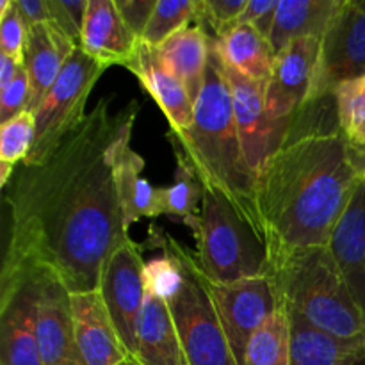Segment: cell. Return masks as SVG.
Returning a JSON list of instances; mask_svg holds the SVG:
<instances>
[{
  "mask_svg": "<svg viewBox=\"0 0 365 365\" xmlns=\"http://www.w3.org/2000/svg\"><path fill=\"white\" fill-rule=\"evenodd\" d=\"M139 102L102 98L56 152L6 187L9 242L2 269L56 278L70 294L96 291L107 257L128 237L116 160L130 143Z\"/></svg>",
  "mask_w": 365,
  "mask_h": 365,
  "instance_id": "1",
  "label": "cell"
},
{
  "mask_svg": "<svg viewBox=\"0 0 365 365\" xmlns=\"http://www.w3.org/2000/svg\"><path fill=\"white\" fill-rule=\"evenodd\" d=\"M360 180L334 93L307 102L257 177L267 262L291 250L328 246Z\"/></svg>",
  "mask_w": 365,
  "mask_h": 365,
  "instance_id": "2",
  "label": "cell"
},
{
  "mask_svg": "<svg viewBox=\"0 0 365 365\" xmlns=\"http://www.w3.org/2000/svg\"><path fill=\"white\" fill-rule=\"evenodd\" d=\"M166 138L173 152L187 160L202 187L223 198L264 241L257 210V177L246 160L223 61L210 38L205 82L195 102V121L187 130H170Z\"/></svg>",
  "mask_w": 365,
  "mask_h": 365,
  "instance_id": "3",
  "label": "cell"
},
{
  "mask_svg": "<svg viewBox=\"0 0 365 365\" xmlns=\"http://www.w3.org/2000/svg\"><path fill=\"white\" fill-rule=\"evenodd\" d=\"M278 302L317 330L342 341H365V312L353 298L328 246H307L267 262Z\"/></svg>",
  "mask_w": 365,
  "mask_h": 365,
  "instance_id": "4",
  "label": "cell"
},
{
  "mask_svg": "<svg viewBox=\"0 0 365 365\" xmlns=\"http://www.w3.org/2000/svg\"><path fill=\"white\" fill-rule=\"evenodd\" d=\"M145 248L166 252L182 269V287L168 302L187 365H237L225 335L216 307L207 287V277L196 252L182 246L173 235L150 225Z\"/></svg>",
  "mask_w": 365,
  "mask_h": 365,
  "instance_id": "5",
  "label": "cell"
},
{
  "mask_svg": "<svg viewBox=\"0 0 365 365\" xmlns=\"http://www.w3.org/2000/svg\"><path fill=\"white\" fill-rule=\"evenodd\" d=\"M196 257L214 284H234L266 274L267 248L252 227L214 192L203 189Z\"/></svg>",
  "mask_w": 365,
  "mask_h": 365,
  "instance_id": "6",
  "label": "cell"
},
{
  "mask_svg": "<svg viewBox=\"0 0 365 365\" xmlns=\"http://www.w3.org/2000/svg\"><path fill=\"white\" fill-rule=\"evenodd\" d=\"M107 68L81 46L68 57L59 77L34 110L36 138L25 166L41 164L86 118V103Z\"/></svg>",
  "mask_w": 365,
  "mask_h": 365,
  "instance_id": "7",
  "label": "cell"
},
{
  "mask_svg": "<svg viewBox=\"0 0 365 365\" xmlns=\"http://www.w3.org/2000/svg\"><path fill=\"white\" fill-rule=\"evenodd\" d=\"M365 75V0H341L319 39L309 100L335 93L341 84Z\"/></svg>",
  "mask_w": 365,
  "mask_h": 365,
  "instance_id": "8",
  "label": "cell"
},
{
  "mask_svg": "<svg viewBox=\"0 0 365 365\" xmlns=\"http://www.w3.org/2000/svg\"><path fill=\"white\" fill-rule=\"evenodd\" d=\"M0 285V365H43L36 328L41 274L2 269Z\"/></svg>",
  "mask_w": 365,
  "mask_h": 365,
  "instance_id": "9",
  "label": "cell"
},
{
  "mask_svg": "<svg viewBox=\"0 0 365 365\" xmlns=\"http://www.w3.org/2000/svg\"><path fill=\"white\" fill-rule=\"evenodd\" d=\"M143 250L145 246L134 242L128 235L107 257L98 285L107 312L130 359H134L138 319L146 298Z\"/></svg>",
  "mask_w": 365,
  "mask_h": 365,
  "instance_id": "10",
  "label": "cell"
},
{
  "mask_svg": "<svg viewBox=\"0 0 365 365\" xmlns=\"http://www.w3.org/2000/svg\"><path fill=\"white\" fill-rule=\"evenodd\" d=\"M207 287L237 365H245L250 339L280 305L277 289L267 274L234 284H214L207 278Z\"/></svg>",
  "mask_w": 365,
  "mask_h": 365,
  "instance_id": "11",
  "label": "cell"
},
{
  "mask_svg": "<svg viewBox=\"0 0 365 365\" xmlns=\"http://www.w3.org/2000/svg\"><path fill=\"white\" fill-rule=\"evenodd\" d=\"M225 66L232 93L234 118L246 160L255 177L262 173L267 159L277 150L289 127L274 125L266 113V84L245 77L234 68Z\"/></svg>",
  "mask_w": 365,
  "mask_h": 365,
  "instance_id": "12",
  "label": "cell"
},
{
  "mask_svg": "<svg viewBox=\"0 0 365 365\" xmlns=\"http://www.w3.org/2000/svg\"><path fill=\"white\" fill-rule=\"evenodd\" d=\"M319 52V39L302 38L277 53L273 71L266 82V113L274 125L289 127L307 103Z\"/></svg>",
  "mask_w": 365,
  "mask_h": 365,
  "instance_id": "13",
  "label": "cell"
},
{
  "mask_svg": "<svg viewBox=\"0 0 365 365\" xmlns=\"http://www.w3.org/2000/svg\"><path fill=\"white\" fill-rule=\"evenodd\" d=\"M36 328L43 365H86L75 337L71 294L61 282L46 274H41Z\"/></svg>",
  "mask_w": 365,
  "mask_h": 365,
  "instance_id": "14",
  "label": "cell"
},
{
  "mask_svg": "<svg viewBox=\"0 0 365 365\" xmlns=\"http://www.w3.org/2000/svg\"><path fill=\"white\" fill-rule=\"evenodd\" d=\"M71 314L78 351L86 365H120L130 359L100 289L71 294Z\"/></svg>",
  "mask_w": 365,
  "mask_h": 365,
  "instance_id": "15",
  "label": "cell"
},
{
  "mask_svg": "<svg viewBox=\"0 0 365 365\" xmlns=\"http://www.w3.org/2000/svg\"><path fill=\"white\" fill-rule=\"evenodd\" d=\"M125 68H128V71H132L143 88L152 95L166 116L170 130L184 132L191 127L195 121V102L182 82L168 70L157 46L141 39Z\"/></svg>",
  "mask_w": 365,
  "mask_h": 365,
  "instance_id": "16",
  "label": "cell"
},
{
  "mask_svg": "<svg viewBox=\"0 0 365 365\" xmlns=\"http://www.w3.org/2000/svg\"><path fill=\"white\" fill-rule=\"evenodd\" d=\"M139 41L125 25L114 0H89L78 41L89 57L106 68L127 66Z\"/></svg>",
  "mask_w": 365,
  "mask_h": 365,
  "instance_id": "17",
  "label": "cell"
},
{
  "mask_svg": "<svg viewBox=\"0 0 365 365\" xmlns=\"http://www.w3.org/2000/svg\"><path fill=\"white\" fill-rule=\"evenodd\" d=\"M328 250L353 298L365 312V178L331 230Z\"/></svg>",
  "mask_w": 365,
  "mask_h": 365,
  "instance_id": "18",
  "label": "cell"
},
{
  "mask_svg": "<svg viewBox=\"0 0 365 365\" xmlns=\"http://www.w3.org/2000/svg\"><path fill=\"white\" fill-rule=\"evenodd\" d=\"M77 43L57 25L36 24L27 29L25 38V70L31 84L29 113H34L48 89L59 77L68 57L75 52Z\"/></svg>",
  "mask_w": 365,
  "mask_h": 365,
  "instance_id": "19",
  "label": "cell"
},
{
  "mask_svg": "<svg viewBox=\"0 0 365 365\" xmlns=\"http://www.w3.org/2000/svg\"><path fill=\"white\" fill-rule=\"evenodd\" d=\"M132 360L139 365H187L170 305L148 291L138 319Z\"/></svg>",
  "mask_w": 365,
  "mask_h": 365,
  "instance_id": "20",
  "label": "cell"
},
{
  "mask_svg": "<svg viewBox=\"0 0 365 365\" xmlns=\"http://www.w3.org/2000/svg\"><path fill=\"white\" fill-rule=\"evenodd\" d=\"M285 314L291 365H353L365 353V341H342L317 330L289 310Z\"/></svg>",
  "mask_w": 365,
  "mask_h": 365,
  "instance_id": "21",
  "label": "cell"
},
{
  "mask_svg": "<svg viewBox=\"0 0 365 365\" xmlns=\"http://www.w3.org/2000/svg\"><path fill=\"white\" fill-rule=\"evenodd\" d=\"M159 48L168 70L182 82L192 102L203 89L209 61V36L198 25H189L175 32Z\"/></svg>",
  "mask_w": 365,
  "mask_h": 365,
  "instance_id": "22",
  "label": "cell"
},
{
  "mask_svg": "<svg viewBox=\"0 0 365 365\" xmlns=\"http://www.w3.org/2000/svg\"><path fill=\"white\" fill-rule=\"evenodd\" d=\"M210 41L227 66L260 84L269 81L277 53L269 39L264 38L252 25L239 24L225 36Z\"/></svg>",
  "mask_w": 365,
  "mask_h": 365,
  "instance_id": "23",
  "label": "cell"
},
{
  "mask_svg": "<svg viewBox=\"0 0 365 365\" xmlns=\"http://www.w3.org/2000/svg\"><path fill=\"white\" fill-rule=\"evenodd\" d=\"M143 170L145 159L127 143L116 160V182L127 230L143 217L163 216V187H153L141 175Z\"/></svg>",
  "mask_w": 365,
  "mask_h": 365,
  "instance_id": "24",
  "label": "cell"
},
{
  "mask_svg": "<svg viewBox=\"0 0 365 365\" xmlns=\"http://www.w3.org/2000/svg\"><path fill=\"white\" fill-rule=\"evenodd\" d=\"M339 4L341 0H299V2L278 0L277 16L269 39L274 53L282 52L294 39H321Z\"/></svg>",
  "mask_w": 365,
  "mask_h": 365,
  "instance_id": "25",
  "label": "cell"
},
{
  "mask_svg": "<svg viewBox=\"0 0 365 365\" xmlns=\"http://www.w3.org/2000/svg\"><path fill=\"white\" fill-rule=\"evenodd\" d=\"M175 157H177V168H175L173 184L170 187H163V195H160L163 196V216H170L175 221L187 225V228L195 235L200 227V214L196 205L202 202L203 187L187 160L177 153Z\"/></svg>",
  "mask_w": 365,
  "mask_h": 365,
  "instance_id": "26",
  "label": "cell"
},
{
  "mask_svg": "<svg viewBox=\"0 0 365 365\" xmlns=\"http://www.w3.org/2000/svg\"><path fill=\"white\" fill-rule=\"evenodd\" d=\"M245 365H291L287 314L282 305L250 339Z\"/></svg>",
  "mask_w": 365,
  "mask_h": 365,
  "instance_id": "27",
  "label": "cell"
},
{
  "mask_svg": "<svg viewBox=\"0 0 365 365\" xmlns=\"http://www.w3.org/2000/svg\"><path fill=\"white\" fill-rule=\"evenodd\" d=\"M196 0H160L153 9L143 41L160 46L168 38L195 21Z\"/></svg>",
  "mask_w": 365,
  "mask_h": 365,
  "instance_id": "28",
  "label": "cell"
},
{
  "mask_svg": "<svg viewBox=\"0 0 365 365\" xmlns=\"http://www.w3.org/2000/svg\"><path fill=\"white\" fill-rule=\"evenodd\" d=\"M339 123L346 138L353 143L365 139V75L344 82L335 89Z\"/></svg>",
  "mask_w": 365,
  "mask_h": 365,
  "instance_id": "29",
  "label": "cell"
},
{
  "mask_svg": "<svg viewBox=\"0 0 365 365\" xmlns=\"http://www.w3.org/2000/svg\"><path fill=\"white\" fill-rule=\"evenodd\" d=\"M36 138L34 113L18 114L13 120L0 125V160L16 166L24 164L31 153Z\"/></svg>",
  "mask_w": 365,
  "mask_h": 365,
  "instance_id": "30",
  "label": "cell"
},
{
  "mask_svg": "<svg viewBox=\"0 0 365 365\" xmlns=\"http://www.w3.org/2000/svg\"><path fill=\"white\" fill-rule=\"evenodd\" d=\"M248 0H196L195 25L217 39L239 25Z\"/></svg>",
  "mask_w": 365,
  "mask_h": 365,
  "instance_id": "31",
  "label": "cell"
},
{
  "mask_svg": "<svg viewBox=\"0 0 365 365\" xmlns=\"http://www.w3.org/2000/svg\"><path fill=\"white\" fill-rule=\"evenodd\" d=\"M160 257L148 260L145 266L146 291L170 302L182 287V269L177 260L166 252H159Z\"/></svg>",
  "mask_w": 365,
  "mask_h": 365,
  "instance_id": "32",
  "label": "cell"
},
{
  "mask_svg": "<svg viewBox=\"0 0 365 365\" xmlns=\"http://www.w3.org/2000/svg\"><path fill=\"white\" fill-rule=\"evenodd\" d=\"M25 38L27 29L20 16L16 2L2 0L0 2V52L25 66Z\"/></svg>",
  "mask_w": 365,
  "mask_h": 365,
  "instance_id": "33",
  "label": "cell"
},
{
  "mask_svg": "<svg viewBox=\"0 0 365 365\" xmlns=\"http://www.w3.org/2000/svg\"><path fill=\"white\" fill-rule=\"evenodd\" d=\"M29 98H31L29 73L25 66H21L14 81L4 91H0V125L25 113L29 107Z\"/></svg>",
  "mask_w": 365,
  "mask_h": 365,
  "instance_id": "34",
  "label": "cell"
},
{
  "mask_svg": "<svg viewBox=\"0 0 365 365\" xmlns=\"http://www.w3.org/2000/svg\"><path fill=\"white\" fill-rule=\"evenodd\" d=\"M128 31L138 39H143L148 21L152 18L157 0H114Z\"/></svg>",
  "mask_w": 365,
  "mask_h": 365,
  "instance_id": "35",
  "label": "cell"
},
{
  "mask_svg": "<svg viewBox=\"0 0 365 365\" xmlns=\"http://www.w3.org/2000/svg\"><path fill=\"white\" fill-rule=\"evenodd\" d=\"M278 0H248L239 24H248L260 32L266 39H271ZM271 43V41H269Z\"/></svg>",
  "mask_w": 365,
  "mask_h": 365,
  "instance_id": "36",
  "label": "cell"
},
{
  "mask_svg": "<svg viewBox=\"0 0 365 365\" xmlns=\"http://www.w3.org/2000/svg\"><path fill=\"white\" fill-rule=\"evenodd\" d=\"M16 7L20 11V16L24 20L25 29L32 27L36 24H46L52 21L50 13V0H16Z\"/></svg>",
  "mask_w": 365,
  "mask_h": 365,
  "instance_id": "37",
  "label": "cell"
},
{
  "mask_svg": "<svg viewBox=\"0 0 365 365\" xmlns=\"http://www.w3.org/2000/svg\"><path fill=\"white\" fill-rule=\"evenodd\" d=\"M20 68L21 66L16 63V61L11 59L9 56L0 52V91H4V89L14 81V77L18 75Z\"/></svg>",
  "mask_w": 365,
  "mask_h": 365,
  "instance_id": "38",
  "label": "cell"
},
{
  "mask_svg": "<svg viewBox=\"0 0 365 365\" xmlns=\"http://www.w3.org/2000/svg\"><path fill=\"white\" fill-rule=\"evenodd\" d=\"M120 365H139V364L135 362V360H132V359H127V360H125L123 364H120Z\"/></svg>",
  "mask_w": 365,
  "mask_h": 365,
  "instance_id": "39",
  "label": "cell"
},
{
  "mask_svg": "<svg viewBox=\"0 0 365 365\" xmlns=\"http://www.w3.org/2000/svg\"><path fill=\"white\" fill-rule=\"evenodd\" d=\"M353 365H365V353H364V355H362V356H360V359H359V360H356V362H355V364H353Z\"/></svg>",
  "mask_w": 365,
  "mask_h": 365,
  "instance_id": "40",
  "label": "cell"
},
{
  "mask_svg": "<svg viewBox=\"0 0 365 365\" xmlns=\"http://www.w3.org/2000/svg\"><path fill=\"white\" fill-rule=\"evenodd\" d=\"M353 143V141H351ZM360 145H365V139H364V141H360Z\"/></svg>",
  "mask_w": 365,
  "mask_h": 365,
  "instance_id": "41",
  "label": "cell"
}]
</instances>
